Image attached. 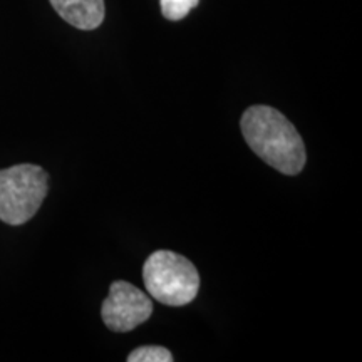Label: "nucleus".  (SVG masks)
Returning a JSON list of instances; mask_svg holds the SVG:
<instances>
[{
	"label": "nucleus",
	"instance_id": "nucleus-1",
	"mask_svg": "<svg viewBox=\"0 0 362 362\" xmlns=\"http://www.w3.org/2000/svg\"><path fill=\"white\" fill-rule=\"evenodd\" d=\"M243 138L267 165L287 176H296L307 163L305 144L282 112L270 106H252L240 121Z\"/></svg>",
	"mask_w": 362,
	"mask_h": 362
},
{
	"label": "nucleus",
	"instance_id": "nucleus-2",
	"mask_svg": "<svg viewBox=\"0 0 362 362\" xmlns=\"http://www.w3.org/2000/svg\"><path fill=\"white\" fill-rule=\"evenodd\" d=\"M144 287L149 297L163 305L181 307L193 302L200 291V275L187 257L158 250L143 265Z\"/></svg>",
	"mask_w": 362,
	"mask_h": 362
},
{
	"label": "nucleus",
	"instance_id": "nucleus-3",
	"mask_svg": "<svg viewBox=\"0 0 362 362\" xmlns=\"http://www.w3.org/2000/svg\"><path fill=\"white\" fill-rule=\"evenodd\" d=\"M49 175L42 166L22 163L0 170V221L19 226L34 215L47 197Z\"/></svg>",
	"mask_w": 362,
	"mask_h": 362
},
{
	"label": "nucleus",
	"instance_id": "nucleus-4",
	"mask_svg": "<svg viewBox=\"0 0 362 362\" xmlns=\"http://www.w3.org/2000/svg\"><path fill=\"white\" fill-rule=\"evenodd\" d=\"M153 314V300L141 288L124 280L111 284L110 296L101 305V317L112 332H131Z\"/></svg>",
	"mask_w": 362,
	"mask_h": 362
},
{
	"label": "nucleus",
	"instance_id": "nucleus-5",
	"mask_svg": "<svg viewBox=\"0 0 362 362\" xmlns=\"http://www.w3.org/2000/svg\"><path fill=\"white\" fill-rule=\"evenodd\" d=\"M62 21L81 30H94L103 24L104 0H49Z\"/></svg>",
	"mask_w": 362,
	"mask_h": 362
},
{
	"label": "nucleus",
	"instance_id": "nucleus-6",
	"mask_svg": "<svg viewBox=\"0 0 362 362\" xmlns=\"http://www.w3.org/2000/svg\"><path fill=\"white\" fill-rule=\"evenodd\" d=\"M173 356L166 347L143 346L128 356V362H171Z\"/></svg>",
	"mask_w": 362,
	"mask_h": 362
},
{
	"label": "nucleus",
	"instance_id": "nucleus-7",
	"mask_svg": "<svg viewBox=\"0 0 362 362\" xmlns=\"http://www.w3.org/2000/svg\"><path fill=\"white\" fill-rule=\"evenodd\" d=\"M200 0H161V13L168 21H181L198 6Z\"/></svg>",
	"mask_w": 362,
	"mask_h": 362
}]
</instances>
